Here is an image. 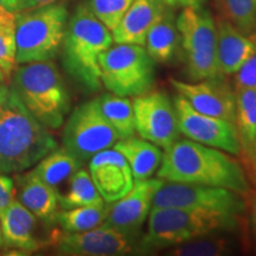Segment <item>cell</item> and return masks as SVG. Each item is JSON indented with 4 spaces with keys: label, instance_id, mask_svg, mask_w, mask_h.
<instances>
[{
    "label": "cell",
    "instance_id": "36",
    "mask_svg": "<svg viewBox=\"0 0 256 256\" xmlns=\"http://www.w3.org/2000/svg\"><path fill=\"white\" fill-rule=\"evenodd\" d=\"M168 8H186V6H203L206 0H162Z\"/></svg>",
    "mask_w": 256,
    "mask_h": 256
},
{
    "label": "cell",
    "instance_id": "32",
    "mask_svg": "<svg viewBox=\"0 0 256 256\" xmlns=\"http://www.w3.org/2000/svg\"><path fill=\"white\" fill-rule=\"evenodd\" d=\"M235 89L250 88L256 90V51L235 74Z\"/></svg>",
    "mask_w": 256,
    "mask_h": 256
},
{
    "label": "cell",
    "instance_id": "1",
    "mask_svg": "<svg viewBox=\"0 0 256 256\" xmlns=\"http://www.w3.org/2000/svg\"><path fill=\"white\" fill-rule=\"evenodd\" d=\"M229 153L188 139L162 152L156 177L165 182L226 188L246 194L250 190L244 170Z\"/></svg>",
    "mask_w": 256,
    "mask_h": 256
},
{
    "label": "cell",
    "instance_id": "8",
    "mask_svg": "<svg viewBox=\"0 0 256 256\" xmlns=\"http://www.w3.org/2000/svg\"><path fill=\"white\" fill-rule=\"evenodd\" d=\"M191 81L223 76L216 55V20L204 6H186L176 18Z\"/></svg>",
    "mask_w": 256,
    "mask_h": 256
},
{
    "label": "cell",
    "instance_id": "12",
    "mask_svg": "<svg viewBox=\"0 0 256 256\" xmlns=\"http://www.w3.org/2000/svg\"><path fill=\"white\" fill-rule=\"evenodd\" d=\"M136 134L160 148H168L179 140L174 101L166 92L153 90L132 98Z\"/></svg>",
    "mask_w": 256,
    "mask_h": 256
},
{
    "label": "cell",
    "instance_id": "23",
    "mask_svg": "<svg viewBox=\"0 0 256 256\" xmlns=\"http://www.w3.org/2000/svg\"><path fill=\"white\" fill-rule=\"evenodd\" d=\"M236 116L235 126L238 130L241 156L246 164L254 168L255 136H256V90L250 88L235 89Z\"/></svg>",
    "mask_w": 256,
    "mask_h": 256
},
{
    "label": "cell",
    "instance_id": "22",
    "mask_svg": "<svg viewBox=\"0 0 256 256\" xmlns=\"http://www.w3.org/2000/svg\"><path fill=\"white\" fill-rule=\"evenodd\" d=\"M180 36L174 8H168L146 36L145 49L156 63H168L177 55Z\"/></svg>",
    "mask_w": 256,
    "mask_h": 256
},
{
    "label": "cell",
    "instance_id": "16",
    "mask_svg": "<svg viewBox=\"0 0 256 256\" xmlns=\"http://www.w3.org/2000/svg\"><path fill=\"white\" fill-rule=\"evenodd\" d=\"M89 174L106 203L120 200L134 184L127 160L114 147L96 153L89 160Z\"/></svg>",
    "mask_w": 256,
    "mask_h": 256
},
{
    "label": "cell",
    "instance_id": "27",
    "mask_svg": "<svg viewBox=\"0 0 256 256\" xmlns=\"http://www.w3.org/2000/svg\"><path fill=\"white\" fill-rule=\"evenodd\" d=\"M107 214L108 203L62 209L57 211L54 223L58 224L63 232H83L104 224Z\"/></svg>",
    "mask_w": 256,
    "mask_h": 256
},
{
    "label": "cell",
    "instance_id": "42",
    "mask_svg": "<svg viewBox=\"0 0 256 256\" xmlns=\"http://www.w3.org/2000/svg\"><path fill=\"white\" fill-rule=\"evenodd\" d=\"M254 170L256 171V154H255V162H254Z\"/></svg>",
    "mask_w": 256,
    "mask_h": 256
},
{
    "label": "cell",
    "instance_id": "24",
    "mask_svg": "<svg viewBox=\"0 0 256 256\" xmlns=\"http://www.w3.org/2000/svg\"><path fill=\"white\" fill-rule=\"evenodd\" d=\"M82 165L81 160L66 147H56L54 151L40 159L31 172L44 183L57 190L78 168H81Z\"/></svg>",
    "mask_w": 256,
    "mask_h": 256
},
{
    "label": "cell",
    "instance_id": "2",
    "mask_svg": "<svg viewBox=\"0 0 256 256\" xmlns=\"http://www.w3.org/2000/svg\"><path fill=\"white\" fill-rule=\"evenodd\" d=\"M57 142L16 90L0 86V174H20L56 148Z\"/></svg>",
    "mask_w": 256,
    "mask_h": 256
},
{
    "label": "cell",
    "instance_id": "19",
    "mask_svg": "<svg viewBox=\"0 0 256 256\" xmlns=\"http://www.w3.org/2000/svg\"><path fill=\"white\" fill-rule=\"evenodd\" d=\"M2 244L8 248L31 252L43 247L46 242L36 238L37 217L14 198L4 215L0 217Z\"/></svg>",
    "mask_w": 256,
    "mask_h": 256
},
{
    "label": "cell",
    "instance_id": "30",
    "mask_svg": "<svg viewBox=\"0 0 256 256\" xmlns=\"http://www.w3.org/2000/svg\"><path fill=\"white\" fill-rule=\"evenodd\" d=\"M17 44H16V24H0V72L6 83L10 82L16 69Z\"/></svg>",
    "mask_w": 256,
    "mask_h": 256
},
{
    "label": "cell",
    "instance_id": "39",
    "mask_svg": "<svg viewBox=\"0 0 256 256\" xmlns=\"http://www.w3.org/2000/svg\"><path fill=\"white\" fill-rule=\"evenodd\" d=\"M2 84H6V81H5L4 75H2V72H0V86H2Z\"/></svg>",
    "mask_w": 256,
    "mask_h": 256
},
{
    "label": "cell",
    "instance_id": "31",
    "mask_svg": "<svg viewBox=\"0 0 256 256\" xmlns=\"http://www.w3.org/2000/svg\"><path fill=\"white\" fill-rule=\"evenodd\" d=\"M134 0H90L89 8L112 31Z\"/></svg>",
    "mask_w": 256,
    "mask_h": 256
},
{
    "label": "cell",
    "instance_id": "25",
    "mask_svg": "<svg viewBox=\"0 0 256 256\" xmlns=\"http://www.w3.org/2000/svg\"><path fill=\"white\" fill-rule=\"evenodd\" d=\"M100 110L110 126L116 130L120 139L136 136V116L133 102L126 96L106 92L98 98Z\"/></svg>",
    "mask_w": 256,
    "mask_h": 256
},
{
    "label": "cell",
    "instance_id": "6",
    "mask_svg": "<svg viewBox=\"0 0 256 256\" xmlns=\"http://www.w3.org/2000/svg\"><path fill=\"white\" fill-rule=\"evenodd\" d=\"M68 17L66 6L57 2L28 11L17 12V64L55 58L62 48Z\"/></svg>",
    "mask_w": 256,
    "mask_h": 256
},
{
    "label": "cell",
    "instance_id": "33",
    "mask_svg": "<svg viewBox=\"0 0 256 256\" xmlns=\"http://www.w3.org/2000/svg\"><path fill=\"white\" fill-rule=\"evenodd\" d=\"M16 185L14 179L0 174V217L4 215L11 202L14 200Z\"/></svg>",
    "mask_w": 256,
    "mask_h": 256
},
{
    "label": "cell",
    "instance_id": "20",
    "mask_svg": "<svg viewBox=\"0 0 256 256\" xmlns=\"http://www.w3.org/2000/svg\"><path fill=\"white\" fill-rule=\"evenodd\" d=\"M16 196L23 206L31 211L37 220L46 224L54 223L58 211L57 192L44 183L32 172L16 176Z\"/></svg>",
    "mask_w": 256,
    "mask_h": 256
},
{
    "label": "cell",
    "instance_id": "10",
    "mask_svg": "<svg viewBox=\"0 0 256 256\" xmlns=\"http://www.w3.org/2000/svg\"><path fill=\"white\" fill-rule=\"evenodd\" d=\"M63 147L82 162L96 153L110 148L120 140L100 110L98 98L84 102L72 112L63 130Z\"/></svg>",
    "mask_w": 256,
    "mask_h": 256
},
{
    "label": "cell",
    "instance_id": "41",
    "mask_svg": "<svg viewBox=\"0 0 256 256\" xmlns=\"http://www.w3.org/2000/svg\"><path fill=\"white\" fill-rule=\"evenodd\" d=\"M254 152H255V154H256V136H255V146H254Z\"/></svg>",
    "mask_w": 256,
    "mask_h": 256
},
{
    "label": "cell",
    "instance_id": "13",
    "mask_svg": "<svg viewBox=\"0 0 256 256\" xmlns=\"http://www.w3.org/2000/svg\"><path fill=\"white\" fill-rule=\"evenodd\" d=\"M174 104L180 134L202 145L218 148L232 156H241L235 124L200 113L179 94L174 96Z\"/></svg>",
    "mask_w": 256,
    "mask_h": 256
},
{
    "label": "cell",
    "instance_id": "29",
    "mask_svg": "<svg viewBox=\"0 0 256 256\" xmlns=\"http://www.w3.org/2000/svg\"><path fill=\"white\" fill-rule=\"evenodd\" d=\"M228 20L250 36L256 28V0H222Z\"/></svg>",
    "mask_w": 256,
    "mask_h": 256
},
{
    "label": "cell",
    "instance_id": "34",
    "mask_svg": "<svg viewBox=\"0 0 256 256\" xmlns=\"http://www.w3.org/2000/svg\"><path fill=\"white\" fill-rule=\"evenodd\" d=\"M246 200V204H247V210L250 216V222H252V228L256 236V188H250L247 194H243Z\"/></svg>",
    "mask_w": 256,
    "mask_h": 256
},
{
    "label": "cell",
    "instance_id": "7",
    "mask_svg": "<svg viewBox=\"0 0 256 256\" xmlns=\"http://www.w3.org/2000/svg\"><path fill=\"white\" fill-rule=\"evenodd\" d=\"M102 86L115 95L134 98L153 88L154 60L145 48L116 43L100 55Z\"/></svg>",
    "mask_w": 256,
    "mask_h": 256
},
{
    "label": "cell",
    "instance_id": "14",
    "mask_svg": "<svg viewBox=\"0 0 256 256\" xmlns=\"http://www.w3.org/2000/svg\"><path fill=\"white\" fill-rule=\"evenodd\" d=\"M168 82L197 112L235 124L236 94L224 76L192 82L168 78Z\"/></svg>",
    "mask_w": 256,
    "mask_h": 256
},
{
    "label": "cell",
    "instance_id": "11",
    "mask_svg": "<svg viewBox=\"0 0 256 256\" xmlns=\"http://www.w3.org/2000/svg\"><path fill=\"white\" fill-rule=\"evenodd\" d=\"M140 234L126 232L101 224L83 232H55L50 242L56 254L66 256L142 255Z\"/></svg>",
    "mask_w": 256,
    "mask_h": 256
},
{
    "label": "cell",
    "instance_id": "9",
    "mask_svg": "<svg viewBox=\"0 0 256 256\" xmlns=\"http://www.w3.org/2000/svg\"><path fill=\"white\" fill-rule=\"evenodd\" d=\"M152 208H182L238 216L247 211L244 196L236 191L165 180L156 192Z\"/></svg>",
    "mask_w": 256,
    "mask_h": 256
},
{
    "label": "cell",
    "instance_id": "3",
    "mask_svg": "<svg viewBox=\"0 0 256 256\" xmlns=\"http://www.w3.org/2000/svg\"><path fill=\"white\" fill-rule=\"evenodd\" d=\"M113 34L88 5L75 8L68 20L62 43V62L66 72L89 92L102 87L98 58L113 46Z\"/></svg>",
    "mask_w": 256,
    "mask_h": 256
},
{
    "label": "cell",
    "instance_id": "40",
    "mask_svg": "<svg viewBox=\"0 0 256 256\" xmlns=\"http://www.w3.org/2000/svg\"><path fill=\"white\" fill-rule=\"evenodd\" d=\"M249 37H250V38H252V40L255 42V44H256V28H255V31H254V32H252V34H250V36H249Z\"/></svg>",
    "mask_w": 256,
    "mask_h": 256
},
{
    "label": "cell",
    "instance_id": "28",
    "mask_svg": "<svg viewBox=\"0 0 256 256\" xmlns=\"http://www.w3.org/2000/svg\"><path fill=\"white\" fill-rule=\"evenodd\" d=\"M168 250V255L174 256H222L230 252V241L212 234L174 246Z\"/></svg>",
    "mask_w": 256,
    "mask_h": 256
},
{
    "label": "cell",
    "instance_id": "15",
    "mask_svg": "<svg viewBox=\"0 0 256 256\" xmlns=\"http://www.w3.org/2000/svg\"><path fill=\"white\" fill-rule=\"evenodd\" d=\"M162 182L158 177L134 180L132 188L124 197L108 203V214L104 224L126 232L140 234L153 206L156 192Z\"/></svg>",
    "mask_w": 256,
    "mask_h": 256
},
{
    "label": "cell",
    "instance_id": "4",
    "mask_svg": "<svg viewBox=\"0 0 256 256\" xmlns=\"http://www.w3.org/2000/svg\"><path fill=\"white\" fill-rule=\"evenodd\" d=\"M147 220V232L140 240L142 255L206 235L232 232L242 223V216L182 208H152Z\"/></svg>",
    "mask_w": 256,
    "mask_h": 256
},
{
    "label": "cell",
    "instance_id": "38",
    "mask_svg": "<svg viewBox=\"0 0 256 256\" xmlns=\"http://www.w3.org/2000/svg\"><path fill=\"white\" fill-rule=\"evenodd\" d=\"M2 222H0V248H2Z\"/></svg>",
    "mask_w": 256,
    "mask_h": 256
},
{
    "label": "cell",
    "instance_id": "37",
    "mask_svg": "<svg viewBox=\"0 0 256 256\" xmlns=\"http://www.w3.org/2000/svg\"><path fill=\"white\" fill-rule=\"evenodd\" d=\"M18 2H19V0H0V8L8 10V11L17 14Z\"/></svg>",
    "mask_w": 256,
    "mask_h": 256
},
{
    "label": "cell",
    "instance_id": "35",
    "mask_svg": "<svg viewBox=\"0 0 256 256\" xmlns=\"http://www.w3.org/2000/svg\"><path fill=\"white\" fill-rule=\"evenodd\" d=\"M56 2L57 0H19L18 12L38 8H42V6L54 4V2Z\"/></svg>",
    "mask_w": 256,
    "mask_h": 256
},
{
    "label": "cell",
    "instance_id": "5",
    "mask_svg": "<svg viewBox=\"0 0 256 256\" xmlns=\"http://www.w3.org/2000/svg\"><path fill=\"white\" fill-rule=\"evenodd\" d=\"M11 87L46 128L56 130L64 124L70 110V95L52 60L20 64L14 69Z\"/></svg>",
    "mask_w": 256,
    "mask_h": 256
},
{
    "label": "cell",
    "instance_id": "18",
    "mask_svg": "<svg viewBox=\"0 0 256 256\" xmlns=\"http://www.w3.org/2000/svg\"><path fill=\"white\" fill-rule=\"evenodd\" d=\"M216 55L220 72L223 76L235 75L255 52L256 44L228 19L216 20Z\"/></svg>",
    "mask_w": 256,
    "mask_h": 256
},
{
    "label": "cell",
    "instance_id": "17",
    "mask_svg": "<svg viewBox=\"0 0 256 256\" xmlns=\"http://www.w3.org/2000/svg\"><path fill=\"white\" fill-rule=\"evenodd\" d=\"M168 8L162 0H134L119 24L112 30L113 40L144 46L150 28Z\"/></svg>",
    "mask_w": 256,
    "mask_h": 256
},
{
    "label": "cell",
    "instance_id": "26",
    "mask_svg": "<svg viewBox=\"0 0 256 256\" xmlns=\"http://www.w3.org/2000/svg\"><path fill=\"white\" fill-rule=\"evenodd\" d=\"M64 192H57L58 206L62 209H74L78 206H102L106 202L98 194L89 171L78 168L68 180Z\"/></svg>",
    "mask_w": 256,
    "mask_h": 256
},
{
    "label": "cell",
    "instance_id": "21",
    "mask_svg": "<svg viewBox=\"0 0 256 256\" xmlns=\"http://www.w3.org/2000/svg\"><path fill=\"white\" fill-rule=\"evenodd\" d=\"M113 147L127 160L134 180L152 178L162 164V148L140 136L120 139Z\"/></svg>",
    "mask_w": 256,
    "mask_h": 256
}]
</instances>
